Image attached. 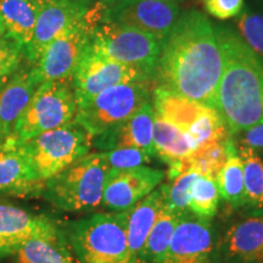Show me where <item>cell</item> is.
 Returning <instances> with one entry per match:
<instances>
[{
    "label": "cell",
    "instance_id": "cell-27",
    "mask_svg": "<svg viewBox=\"0 0 263 263\" xmlns=\"http://www.w3.org/2000/svg\"><path fill=\"white\" fill-rule=\"evenodd\" d=\"M219 195L215 177L199 174L190 192L189 212L197 217L212 219L218 209Z\"/></svg>",
    "mask_w": 263,
    "mask_h": 263
},
{
    "label": "cell",
    "instance_id": "cell-34",
    "mask_svg": "<svg viewBox=\"0 0 263 263\" xmlns=\"http://www.w3.org/2000/svg\"><path fill=\"white\" fill-rule=\"evenodd\" d=\"M10 77H11V76H9V77H0V90L5 87V84L9 82Z\"/></svg>",
    "mask_w": 263,
    "mask_h": 263
},
{
    "label": "cell",
    "instance_id": "cell-38",
    "mask_svg": "<svg viewBox=\"0 0 263 263\" xmlns=\"http://www.w3.org/2000/svg\"><path fill=\"white\" fill-rule=\"evenodd\" d=\"M176 2H177V0H176Z\"/></svg>",
    "mask_w": 263,
    "mask_h": 263
},
{
    "label": "cell",
    "instance_id": "cell-2",
    "mask_svg": "<svg viewBox=\"0 0 263 263\" xmlns=\"http://www.w3.org/2000/svg\"><path fill=\"white\" fill-rule=\"evenodd\" d=\"M215 31L223 64L216 110L235 137L263 123V60L235 31L228 27Z\"/></svg>",
    "mask_w": 263,
    "mask_h": 263
},
{
    "label": "cell",
    "instance_id": "cell-21",
    "mask_svg": "<svg viewBox=\"0 0 263 263\" xmlns=\"http://www.w3.org/2000/svg\"><path fill=\"white\" fill-rule=\"evenodd\" d=\"M153 141L156 156L168 164V178L173 179L184 161L193 154V143L180 128L157 114L154 118Z\"/></svg>",
    "mask_w": 263,
    "mask_h": 263
},
{
    "label": "cell",
    "instance_id": "cell-28",
    "mask_svg": "<svg viewBox=\"0 0 263 263\" xmlns=\"http://www.w3.org/2000/svg\"><path fill=\"white\" fill-rule=\"evenodd\" d=\"M195 171H184L178 176L171 179V183L164 184V199L163 203L171 211L183 216L189 212L190 192L195 179L199 176Z\"/></svg>",
    "mask_w": 263,
    "mask_h": 263
},
{
    "label": "cell",
    "instance_id": "cell-9",
    "mask_svg": "<svg viewBox=\"0 0 263 263\" xmlns=\"http://www.w3.org/2000/svg\"><path fill=\"white\" fill-rule=\"evenodd\" d=\"M162 43L139 29L101 20L95 26L89 49L123 65L133 66L156 74Z\"/></svg>",
    "mask_w": 263,
    "mask_h": 263
},
{
    "label": "cell",
    "instance_id": "cell-14",
    "mask_svg": "<svg viewBox=\"0 0 263 263\" xmlns=\"http://www.w3.org/2000/svg\"><path fill=\"white\" fill-rule=\"evenodd\" d=\"M39 12L34 33L25 55L32 64L42 57L43 51L72 22L85 14L88 3L82 0H38Z\"/></svg>",
    "mask_w": 263,
    "mask_h": 263
},
{
    "label": "cell",
    "instance_id": "cell-19",
    "mask_svg": "<svg viewBox=\"0 0 263 263\" xmlns=\"http://www.w3.org/2000/svg\"><path fill=\"white\" fill-rule=\"evenodd\" d=\"M42 82L34 67L25 68L15 72L0 90V141L11 136L18 117Z\"/></svg>",
    "mask_w": 263,
    "mask_h": 263
},
{
    "label": "cell",
    "instance_id": "cell-36",
    "mask_svg": "<svg viewBox=\"0 0 263 263\" xmlns=\"http://www.w3.org/2000/svg\"><path fill=\"white\" fill-rule=\"evenodd\" d=\"M100 2H103V3H107V2H110V0H100Z\"/></svg>",
    "mask_w": 263,
    "mask_h": 263
},
{
    "label": "cell",
    "instance_id": "cell-6",
    "mask_svg": "<svg viewBox=\"0 0 263 263\" xmlns=\"http://www.w3.org/2000/svg\"><path fill=\"white\" fill-rule=\"evenodd\" d=\"M33 173L44 183L89 154L91 137L76 122L22 141Z\"/></svg>",
    "mask_w": 263,
    "mask_h": 263
},
{
    "label": "cell",
    "instance_id": "cell-18",
    "mask_svg": "<svg viewBox=\"0 0 263 263\" xmlns=\"http://www.w3.org/2000/svg\"><path fill=\"white\" fill-rule=\"evenodd\" d=\"M164 199V184H160L141 201L128 210L127 263H145L149 234Z\"/></svg>",
    "mask_w": 263,
    "mask_h": 263
},
{
    "label": "cell",
    "instance_id": "cell-15",
    "mask_svg": "<svg viewBox=\"0 0 263 263\" xmlns=\"http://www.w3.org/2000/svg\"><path fill=\"white\" fill-rule=\"evenodd\" d=\"M154 118L155 108L151 99L124 122L91 138V146L99 151L133 147L156 156L153 141Z\"/></svg>",
    "mask_w": 263,
    "mask_h": 263
},
{
    "label": "cell",
    "instance_id": "cell-25",
    "mask_svg": "<svg viewBox=\"0 0 263 263\" xmlns=\"http://www.w3.org/2000/svg\"><path fill=\"white\" fill-rule=\"evenodd\" d=\"M179 217L162 202L146 241L145 263H163Z\"/></svg>",
    "mask_w": 263,
    "mask_h": 263
},
{
    "label": "cell",
    "instance_id": "cell-4",
    "mask_svg": "<svg viewBox=\"0 0 263 263\" xmlns=\"http://www.w3.org/2000/svg\"><path fill=\"white\" fill-rule=\"evenodd\" d=\"M128 211L95 213L68 227L71 250L80 263H127Z\"/></svg>",
    "mask_w": 263,
    "mask_h": 263
},
{
    "label": "cell",
    "instance_id": "cell-23",
    "mask_svg": "<svg viewBox=\"0 0 263 263\" xmlns=\"http://www.w3.org/2000/svg\"><path fill=\"white\" fill-rule=\"evenodd\" d=\"M15 256L18 263H74L67 240L59 227L28 239Z\"/></svg>",
    "mask_w": 263,
    "mask_h": 263
},
{
    "label": "cell",
    "instance_id": "cell-17",
    "mask_svg": "<svg viewBox=\"0 0 263 263\" xmlns=\"http://www.w3.org/2000/svg\"><path fill=\"white\" fill-rule=\"evenodd\" d=\"M57 223L45 216H37L21 207L0 203V256L15 255L33 236L54 229Z\"/></svg>",
    "mask_w": 263,
    "mask_h": 263
},
{
    "label": "cell",
    "instance_id": "cell-22",
    "mask_svg": "<svg viewBox=\"0 0 263 263\" xmlns=\"http://www.w3.org/2000/svg\"><path fill=\"white\" fill-rule=\"evenodd\" d=\"M39 12L38 0H0V24L4 35L22 48L28 47Z\"/></svg>",
    "mask_w": 263,
    "mask_h": 263
},
{
    "label": "cell",
    "instance_id": "cell-35",
    "mask_svg": "<svg viewBox=\"0 0 263 263\" xmlns=\"http://www.w3.org/2000/svg\"><path fill=\"white\" fill-rule=\"evenodd\" d=\"M3 35H4V29H3L2 24H0V38H2Z\"/></svg>",
    "mask_w": 263,
    "mask_h": 263
},
{
    "label": "cell",
    "instance_id": "cell-33",
    "mask_svg": "<svg viewBox=\"0 0 263 263\" xmlns=\"http://www.w3.org/2000/svg\"><path fill=\"white\" fill-rule=\"evenodd\" d=\"M239 136V145L248 146L252 149H263V123L256 124V126L249 128Z\"/></svg>",
    "mask_w": 263,
    "mask_h": 263
},
{
    "label": "cell",
    "instance_id": "cell-1",
    "mask_svg": "<svg viewBox=\"0 0 263 263\" xmlns=\"http://www.w3.org/2000/svg\"><path fill=\"white\" fill-rule=\"evenodd\" d=\"M222 54L215 27L202 12L180 15L157 61V87L216 110Z\"/></svg>",
    "mask_w": 263,
    "mask_h": 263
},
{
    "label": "cell",
    "instance_id": "cell-32",
    "mask_svg": "<svg viewBox=\"0 0 263 263\" xmlns=\"http://www.w3.org/2000/svg\"><path fill=\"white\" fill-rule=\"evenodd\" d=\"M203 6L213 17L228 20L241 14L244 0H203Z\"/></svg>",
    "mask_w": 263,
    "mask_h": 263
},
{
    "label": "cell",
    "instance_id": "cell-31",
    "mask_svg": "<svg viewBox=\"0 0 263 263\" xmlns=\"http://www.w3.org/2000/svg\"><path fill=\"white\" fill-rule=\"evenodd\" d=\"M25 49L5 35L0 38V77H9L18 71Z\"/></svg>",
    "mask_w": 263,
    "mask_h": 263
},
{
    "label": "cell",
    "instance_id": "cell-26",
    "mask_svg": "<svg viewBox=\"0 0 263 263\" xmlns=\"http://www.w3.org/2000/svg\"><path fill=\"white\" fill-rule=\"evenodd\" d=\"M238 151L244 168L246 206L263 211V157L252 147L239 146Z\"/></svg>",
    "mask_w": 263,
    "mask_h": 263
},
{
    "label": "cell",
    "instance_id": "cell-10",
    "mask_svg": "<svg viewBox=\"0 0 263 263\" xmlns=\"http://www.w3.org/2000/svg\"><path fill=\"white\" fill-rule=\"evenodd\" d=\"M153 80H156L155 73L101 57L91 51L89 45L71 78L78 107L114 85Z\"/></svg>",
    "mask_w": 263,
    "mask_h": 263
},
{
    "label": "cell",
    "instance_id": "cell-12",
    "mask_svg": "<svg viewBox=\"0 0 263 263\" xmlns=\"http://www.w3.org/2000/svg\"><path fill=\"white\" fill-rule=\"evenodd\" d=\"M164 177L163 171L147 166L110 170L101 206L111 212L128 211L162 184Z\"/></svg>",
    "mask_w": 263,
    "mask_h": 263
},
{
    "label": "cell",
    "instance_id": "cell-29",
    "mask_svg": "<svg viewBox=\"0 0 263 263\" xmlns=\"http://www.w3.org/2000/svg\"><path fill=\"white\" fill-rule=\"evenodd\" d=\"M235 25L240 38L263 60V12H242L238 16Z\"/></svg>",
    "mask_w": 263,
    "mask_h": 263
},
{
    "label": "cell",
    "instance_id": "cell-11",
    "mask_svg": "<svg viewBox=\"0 0 263 263\" xmlns=\"http://www.w3.org/2000/svg\"><path fill=\"white\" fill-rule=\"evenodd\" d=\"M103 21L139 29L163 44L180 16L176 0H110Z\"/></svg>",
    "mask_w": 263,
    "mask_h": 263
},
{
    "label": "cell",
    "instance_id": "cell-13",
    "mask_svg": "<svg viewBox=\"0 0 263 263\" xmlns=\"http://www.w3.org/2000/svg\"><path fill=\"white\" fill-rule=\"evenodd\" d=\"M215 238L211 219L193 213L179 217L163 263H213Z\"/></svg>",
    "mask_w": 263,
    "mask_h": 263
},
{
    "label": "cell",
    "instance_id": "cell-24",
    "mask_svg": "<svg viewBox=\"0 0 263 263\" xmlns=\"http://www.w3.org/2000/svg\"><path fill=\"white\" fill-rule=\"evenodd\" d=\"M216 182L219 195L230 207L238 210L246 206L244 168L236 144L230 147L226 162L217 173Z\"/></svg>",
    "mask_w": 263,
    "mask_h": 263
},
{
    "label": "cell",
    "instance_id": "cell-7",
    "mask_svg": "<svg viewBox=\"0 0 263 263\" xmlns=\"http://www.w3.org/2000/svg\"><path fill=\"white\" fill-rule=\"evenodd\" d=\"M153 81L134 82L107 88L78 107L74 122L97 137L118 126L153 99Z\"/></svg>",
    "mask_w": 263,
    "mask_h": 263
},
{
    "label": "cell",
    "instance_id": "cell-5",
    "mask_svg": "<svg viewBox=\"0 0 263 263\" xmlns=\"http://www.w3.org/2000/svg\"><path fill=\"white\" fill-rule=\"evenodd\" d=\"M72 81H44L29 99L11 137L26 141L44 132L73 123L77 115Z\"/></svg>",
    "mask_w": 263,
    "mask_h": 263
},
{
    "label": "cell",
    "instance_id": "cell-30",
    "mask_svg": "<svg viewBox=\"0 0 263 263\" xmlns=\"http://www.w3.org/2000/svg\"><path fill=\"white\" fill-rule=\"evenodd\" d=\"M111 170H127L133 167L144 166L155 157L147 151L133 147H122L108 151H101Z\"/></svg>",
    "mask_w": 263,
    "mask_h": 263
},
{
    "label": "cell",
    "instance_id": "cell-16",
    "mask_svg": "<svg viewBox=\"0 0 263 263\" xmlns=\"http://www.w3.org/2000/svg\"><path fill=\"white\" fill-rule=\"evenodd\" d=\"M43 184L33 173L24 143L11 136L0 141V193L41 195Z\"/></svg>",
    "mask_w": 263,
    "mask_h": 263
},
{
    "label": "cell",
    "instance_id": "cell-37",
    "mask_svg": "<svg viewBox=\"0 0 263 263\" xmlns=\"http://www.w3.org/2000/svg\"><path fill=\"white\" fill-rule=\"evenodd\" d=\"M82 2H85V3H88V2H89V0H82Z\"/></svg>",
    "mask_w": 263,
    "mask_h": 263
},
{
    "label": "cell",
    "instance_id": "cell-20",
    "mask_svg": "<svg viewBox=\"0 0 263 263\" xmlns=\"http://www.w3.org/2000/svg\"><path fill=\"white\" fill-rule=\"evenodd\" d=\"M224 249L233 263H263V216L246 217L230 226Z\"/></svg>",
    "mask_w": 263,
    "mask_h": 263
},
{
    "label": "cell",
    "instance_id": "cell-8",
    "mask_svg": "<svg viewBox=\"0 0 263 263\" xmlns=\"http://www.w3.org/2000/svg\"><path fill=\"white\" fill-rule=\"evenodd\" d=\"M105 4L99 2L84 15L67 26L35 62L42 81L70 80L89 45L91 32L103 20Z\"/></svg>",
    "mask_w": 263,
    "mask_h": 263
},
{
    "label": "cell",
    "instance_id": "cell-3",
    "mask_svg": "<svg viewBox=\"0 0 263 263\" xmlns=\"http://www.w3.org/2000/svg\"><path fill=\"white\" fill-rule=\"evenodd\" d=\"M110 170L101 151L89 153L44 182L41 195L62 211H91L103 203Z\"/></svg>",
    "mask_w": 263,
    "mask_h": 263
}]
</instances>
